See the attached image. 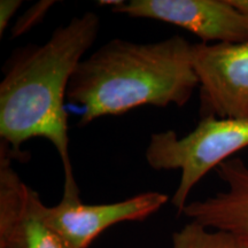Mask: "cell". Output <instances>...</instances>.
Returning <instances> with one entry per match:
<instances>
[{"mask_svg":"<svg viewBox=\"0 0 248 248\" xmlns=\"http://www.w3.org/2000/svg\"><path fill=\"white\" fill-rule=\"evenodd\" d=\"M100 31L93 12L75 16L55 29L43 45L15 49L0 83V137L12 159L24 161L21 147L32 138H45L60 156L63 193L79 194L69 154L64 100L76 67Z\"/></svg>","mask_w":248,"mask_h":248,"instance_id":"cell-1","label":"cell"},{"mask_svg":"<svg viewBox=\"0 0 248 248\" xmlns=\"http://www.w3.org/2000/svg\"><path fill=\"white\" fill-rule=\"evenodd\" d=\"M192 46L179 35L153 43L114 38L100 46L79 62L68 85L78 125L141 106L184 107L199 88Z\"/></svg>","mask_w":248,"mask_h":248,"instance_id":"cell-2","label":"cell"},{"mask_svg":"<svg viewBox=\"0 0 248 248\" xmlns=\"http://www.w3.org/2000/svg\"><path fill=\"white\" fill-rule=\"evenodd\" d=\"M247 146L248 119L207 116L182 138L173 130L152 133L145 157L154 170L181 171L171 203L182 215L192 188L203 176Z\"/></svg>","mask_w":248,"mask_h":248,"instance_id":"cell-3","label":"cell"},{"mask_svg":"<svg viewBox=\"0 0 248 248\" xmlns=\"http://www.w3.org/2000/svg\"><path fill=\"white\" fill-rule=\"evenodd\" d=\"M192 64L199 80L201 119H248V42L197 43Z\"/></svg>","mask_w":248,"mask_h":248,"instance_id":"cell-4","label":"cell"},{"mask_svg":"<svg viewBox=\"0 0 248 248\" xmlns=\"http://www.w3.org/2000/svg\"><path fill=\"white\" fill-rule=\"evenodd\" d=\"M111 11L173 24L204 44L248 42V17L232 0H131L121 1Z\"/></svg>","mask_w":248,"mask_h":248,"instance_id":"cell-5","label":"cell"},{"mask_svg":"<svg viewBox=\"0 0 248 248\" xmlns=\"http://www.w3.org/2000/svg\"><path fill=\"white\" fill-rule=\"evenodd\" d=\"M0 144V248H73L44 217V202L12 166Z\"/></svg>","mask_w":248,"mask_h":248,"instance_id":"cell-6","label":"cell"},{"mask_svg":"<svg viewBox=\"0 0 248 248\" xmlns=\"http://www.w3.org/2000/svg\"><path fill=\"white\" fill-rule=\"evenodd\" d=\"M169 197L144 192L113 203L86 204L79 194L63 193L55 206H44V217L73 248H88L110 226L122 222H141L160 210Z\"/></svg>","mask_w":248,"mask_h":248,"instance_id":"cell-7","label":"cell"},{"mask_svg":"<svg viewBox=\"0 0 248 248\" xmlns=\"http://www.w3.org/2000/svg\"><path fill=\"white\" fill-rule=\"evenodd\" d=\"M217 172L228 190L187 203L183 214L207 229L248 238V166L240 157H231Z\"/></svg>","mask_w":248,"mask_h":248,"instance_id":"cell-8","label":"cell"},{"mask_svg":"<svg viewBox=\"0 0 248 248\" xmlns=\"http://www.w3.org/2000/svg\"><path fill=\"white\" fill-rule=\"evenodd\" d=\"M171 248H248V238L191 221L172 234Z\"/></svg>","mask_w":248,"mask_h":248,"instance_id":"cell-9","label":"cell"},{"mask_svg":"<svg viewBox=\"0 0 248 248\" xmlns=\"http://www.w3.org/2000/svg\"><path fill=\"white\" fill-rule=\"evenodd\" d=\"M55 4L53 0H42L27 9L12 28V37H20L44 21L47 12Z\"/></svg>","mask_w":248,"mask_h":248,"instance_id":"cell-10","label":"cell"},{"mask_svg":"<svg viewBox=\"0 0 248 248\" xmlns=\"http://www.w3.org/2000/svg\"><path fill=\"white\" fill-rule=\"evenodd\" d=\"M22 5L21 0H1L0 1V36L4 35L6 28Z\"/></svg>","mask_w":248,"mask_h":248,"instance_id":"cell-11","label":"cell"},{"mask_svg":"<svg viewBox=\"0 0 248 248\" xmlns=\"http://www.w3.org/2000/svg\"><path fill=\"white\" fill-rule=\"evenodd\" d=\"M233 5L248 17V0H232Z\"/></svg>","mask_w":248,"mask_h":248,"instance_id":"cell-12","label":"cell"}]
</instances>
